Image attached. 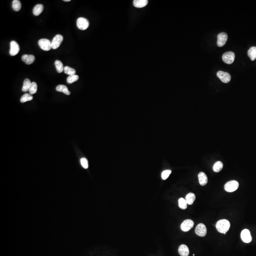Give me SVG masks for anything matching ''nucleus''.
<instances>
[{
  "mask_svg": "<svg viewBox=\"0 0 256 256\" xmlns=\"http://www.w3.org/2000/svg\"><path fill=\"white\" fill-rule=\"evenodd\" d=\"M216 228L219 232L225 234L230 228V223L226 219L221 220L216 223Z\"/></svg>",
  "mask_w": 256,
  "mask_h": 256,
  "instance_id": "1",
  "label": "nucleus"
},
{
  "mask_svg": "<svg viewBox=\"0 0 256 256\" xmlns=\"http://www.w3.org/2000/svg\"><path fill=\"white\" fill-rule=\"evenodd\" d=\"M239 186V184L237 181L232 180L229 181L224 185V189L227 192H233L235 191Z\"/></svg>",
  "mask_w": 256,
  "mask_h": 256,
  "instance_id": "2",
  "label": "nucleus"
},
{
  "mask_svg": "<svg viewBox=\"0 0 256 256\" xmlns=\"http://www.w3.org/2000/svg\"><path fill=\"white\" fill-rule=\"evenodd\" d=\"M38 44L40 48L44 51H48L52 48L51 42L48 39H40L38 42Z\"/></svg>",
  "mask_w": 256,
  "mask_h": 256,
  "instance_id": "3",
  "label": "nucleus"
},
{
  "mask_svg": "<svg viewBox=\"0 0 256 256\" xmlns=\"http://www.w3.org/2000/svg\"><path fill=\"white\" fill-rule=\"evenodd\" d=\"M76 25L78 28L81 30H85L88 28L89 26V21L86 19L80 17L77 19Z\"/></svg>",
  "mask_w": 256,
  "mask_h": 256,
  "instance_id": "4",
  "label": "nucleus"
},
{
  "mask_svg": "<svg viewBox=\"0 0 256 256\" xmlns=\"http://www.w3.org/2000/svg\"><path fill=\"white\" fill-rule=\"evenodd\" d=\"M223 61L227 64H231L234 62L235 60V54L233 52H226L223 54L222 57Z\"/></svg>",
  "mask_w": 256,
  "mask_h": 256,
  "instance_id": "5",
  "label": "nucleus"
},
{
  "mask_svg": "<svg viewBox=\"0 0 256 256\" xmlns=\"http://www.w3.org/2000/svg\"><path fill=\"white\" fill-rule=\"evenodd\" d=\"M63 40V37L60 34H57L53 38L51 42V47L52 49H56L59 48L61 43Z\"/></svg>",
  "mask_w": 256,
  "mask_h": 256,
  "instance_id": "6",
  "label": "nucleus"
},
{
  "mask_svg": "<svg viewBox=\"0 0 256 256\" xmlns=\"http://www.w3.org/2000/svg\"><path fill=\"white\" fill-rule=\"evenodd\" d=\"M195 233L200 237H204L207 234V229L204 224L199 223L195 230Z\"/></svg>",
  "mask_w": 256,
  "mask_h": 256,
  "instance_id": "7",
  "label": "nucleus"
},
{
  "mask_svg": "<svg viewBox=\"0 0 256 256\" xmlns=\"http://www.w3.org/2000/svg\"><path fill=\"white\" fill-rule=\"evenodd\" d=\"M194 225V222L192 220L188 219L184 221L181 225V229L182 231L187 232L190 230Z\"/></svg>",
  "mask_w": 256,
  "mask_h": 256,
  "instance_id": "8",
  "label": "nucleus"
},
{
  "mask_svg": "<svg viewBox=\"0 0 256 256\" xmlns=\"http://www.w3.org/2000/svg\"><path fill=\"white\" fill-rule=\"evenodd\" d=\"M217 76L224 83H229L231 80L230 75L228 73L225 72L223 71H218L217 73Z\"/></svg>",
  "mask_w": 256,
  "mask_h": 256,
  "instance_id": "9",
  "label": "nucleus"
},
{
  "mask_svg": "<svg viewBox=\"0 0 256 256\" xmlns=\"http://www.w3.org/2000/svg\"><path fill=\"white\" fill-rule=\"evenodd\" d=\"M10 56H15L18 54L19 51V46L17 42L15 41H12L10 43Z\"/></svg>",
  "mask_w": 256,
  "mask_h": 256,
  "instance_id": "10",
  "label": "nucleus"
},
{
  "mask_svg": "<svg viewBox=\"0 0 256 256\" xmlns=\"http://www.w3.org/2000/svg\"><path fill=\"white\" fill-rule=\"evenodd\" d=\"M241 238L245 243H250L252 240L251 234L250 230L248 229H244L241 232Z\"/></svg>",
  "mask_w": 256,
  "mask_h": 256,
  "instance_id": "11",
  "label": "nucleus"
},
{
  "mask_svg": "<svg viewBox=\"0 0 256 256\" xmlns=\"http://www.w3.org/2000/svg\"><path fill=\"white\" fill-rule=\"evenodd\" d=\"M228 39V35L224 33L219 34L217 36V45L218 47H222L224 46Z\"/></svg>",
  "mask_w": 256,
  "mask_h": 256,
  "instance_id": "12",
  "label": "nucleus"
},
{
  "mask_svg": "<svg viewBox=\"0 0 256 256\" xmlns=\"http://www.w3.org/2000/svg\"><path fill=\"white\" fill-rule=\"evenodd\" d=\"M21 60L27 65H30L35 61V57L33 55H24Z\"/></svg>",
  "mask_w": 256,
  "mask_h": 256,
  "instance_id": "13",
  "label": "nucleus"
},
{
  "mask_svg": "<svg viewBox=\"0 0 256 256\" xmlns=\"http://www.w3.org/2000/svg\"><path fill=\"white\" fill-rule=\"evenodd\" d=\"M198 176L200 185L202 186L205 185L208 182V178L205 174L203 172H200Z\"/></svg>",
  "mask_w": 256,
  "mask_h": 256,
  "instance_id": "14",
  "label": "nucleus"
},
{
  "mask_svg": "<svg viewBox=\"0 0 256 256\" xmlns=\"http://www.w3.org/2000/svg\"><path fill=\"white\" fill-rule=\"evenodd\" d=\"M179 254L181 256H188L189 254V250L185 245H181L179 248Z\"/></svg>",
  "mask_w": 256,
  "mask_h": 256,
  "instance_id": "15",
  "label": "nucleus"
},
{
  "mask_svg": "<svg viewBox=\"0 0 256 256\" xmlns=\"http://www.w3.org/2000/svg\"><path fill=\"white\" fill-rule=\"evenodd\" d=\"M148 3L147 0H135L133 5L136 8H141L146 6Z\"/></svg>",
  "mask_w": 256,
  "mask_h": 256,
  "instance_id": "16",
  "label": "nucleus"
},
{
  "mask_svg": "<svg viewBox=\"0 0 256 256\" xmlns=\"http://www.w3.org/2000/svg\"><path fill=\"white\" fill-rule=\"evenodd\" d=\"M43 10H44V6L42 4H37L34 7L33 13L34 15L38 16L42 13Z\"/></svg>",
  "mask_w": 256,
  "mask_h": 256,
  "instance_id": "17",
  "label": "nucleus"
},
{
  "mask_svg": "<svg viewBox=\"0 0 256 256\" xmlns=\"http://www.w3.org/2000/svg\"><path fill=\"white\" fill-rule=\"evenodd\" d=\"M56 90L58 92H62L65 93V95H70L71 94L70 91L68 90L66 86L65 85H58L56 87Z\"/></svg>",
  "mask_w": 256,
  "mask_h": 256,
  "instance_id": "18",
  "label": "nucleus"
},
{
  "mask_svg": "<svg viewBox=\"0 0 256 256\" xmlns=\"http://www.w3.org/2000/svg\"><path fill=\"white\" fill-rule=\"evenodd\" d=\"M188 204L192 205L193 204L195 200V195L194 193H190L188 194L185 196V199Z\"/></svg>",
  "mask_w": 256,
  "mask_h": 256,
  "instance_id": "19",
  "label": "nucleus"
},
{
  "mask_svg": "<svg viewBox=\"0 0 256 256\" xmlns=\"http://www.w3.org/2000/svg\"><path fill=\"white\" fill-rule=\"evenodd\" d=\"M248 55L251 60H255L256 59V47H252L250 48L248 52Z\"/></svg>",
  "mask_w": 256,
  "mask_h": 256,
  "instance_id": "20",
  "label": "nucleus"
},
{
  "mask_svg": "<svg viewBox=\"0 0 256 256\" xmlns=\"http://www.w3.org/2000/svg\"><path fill=\"white\" fill-rule=\"evenodd\" d=\"M31 83L30 80L28 78H26L25 79L24 82V85L22 86V91L24 92H26L28 91L30 89V85H31Z\"/></svg>",
  "mask_w": 256,
  "mask_h": 256,
  "instance_id": "21",
  "label": "nucleus"
},
{
  "mask_svg": "<svg viewBox=\"0 0 256 256\" xmlns=\"http://www.w3.org/2000/svg\"><path fill=\"white\" fill-rule=\"evenodd\" d=\"M12 7L13 10L16 12H18L21 8V2L19 0H14L12 1Z\"/></svg>",
  "mask_w": 256,
  "mask_h": 256,
  "instance_id": "22",
  "label": "nucleus"
},
{
  "mask_svg": "<svg viewBox=\"0 0 256 256\" xmlns=\"http://www.w3.org/2000/svg\"><path fill=\"white\" fill-rule=\"evenodd\" d=\"M223 164L221 161L216 162L213 165V170L215 172H219L222 170L223 168Z\"/></svg>",
  "mask_w": 256,
  "mask_h": 256,
  "instance_id": "23",
  "label": "nucleus"
},
{
  "mask_svg": "<svg viewBox=\"0 0 256 256\" xmlns=\"http://www.w3.org/2000/svg\"><path fill=\"white\" fill-rule=\"evenodd\" d=\"M55 65L56 66V69H57V72L58 73H61L64 71L63 64L62 63V62L58 60H57L55 62Z\"/></svg>",
  "mask_w": 256,
  "mask_h": 256,
  "instance_id": "24",
  "label": "nucleus"
},
{
  "mask_svg": "<svg viewBox=\"0 0 256 256\" xmlns=\"http://www.w3.org/2000/svg\"><path fill=\"white\" fill-rule=\"evenodd\" d=\"M33 97L32 95H30V93H25L21 96L20 101L21 102L24 103V102H26L28 101H31V100H33Z\"/></svg>",
  "mask_w": 256,
  "mask_h": 256,
  "instance_id": "25",
  "label": "nucleus"
},
{
  "mask_svg": "<svg viewBox=\"0 0 256 256\" xmlns=\"http://www.w3.org/2000/svg\"><path fill=\"white\" fill-rule=\"evenodd\" d=\"M64 71L65 74L69 75H74L76 73L75 69L72 68L68 66H65L64 68Z\"/></svg>",
  "mask_w": 256,
  "mask_h": 256,
  "instance_id": "26",
  "label": "nucleus"
},
{
  "mask_svg": "<svg viewBox=\"0 0 256 256\" xmlns=\"http://www.w3.org/2000/svg\"><path fill=\"white\" fill-rule=\"evenodd\" d=\"M78 79H79V76L76 75H69L68 77L67 78L66 81L68 84H71L77 81Z\"/></svg>",
  "mask_w": 256,
  "mask_h": 256,
  "instance_id": "27",
  "label": "nucleus"
},
{
  "mask_svg": "<svg viewBox=\"0 0 256 256\" xmlns=\"http://www.w3.org/2000/svg\"><path fill=\"white\" fill-rule=\"evenodd\" d=\"M37 89H38V86L37 83L34 82H33L28 91L30 95H33L36 93L37 92Z\"/></svg>",
  "mask_w": 256,
  "mask_h": 256,
  "instance_id": "28",
  "label": "nucleus"
},
{
  "mask_svg": "<svg viewBox=\"0 0 256 256\" xmlns=\"http://www.w3.org/2000/svg\"><path fill=\"white\" fill-rule=\"evenodd\" d=\"M179 205L181 209L185 210L188 207V203L184 198H180L179 200Z\"/></svg>",
  "mask_w": 256,
  "mask_h": 256,
  "instance_id": "29",
  "label": "nucleus"
},
{
  "mask_svg": "<svg viewBox=\"0 0 256 256\" xmlns=\"http://www.w3.org/2000/svg\"><path fill=\"white\" fill-rule=\"evenodd\" d=\"M171 172H172V171H171V170H166L164 171L162 173V179L163 180H166L169 177V176L170 175Z\"/></svg>",
  "mask_w": 256,
  "mask_h": 256,
  "instance_id": "30",
  "label": "nucleus"
},
{
  "mask_svg": "<svg viewBox=\"0 0 256 256\" xmlns=\"http://www.w3.org/2000/svg\"><path fill=\"white\" fill-rule=\"evenodd\" d=\"M81 164L82 167L85 169H87L88 167V161L85 158H82L80 160Z\"/></svg>",
  "mask_w": 256,
  "mask_h": 256,
  "instance_id": "31",
  "label": "nucleus"
},
{
  "mask_svg": "<svg viewBox=\"0 0 256 256\" xmlns=\"http://www.w3.org/2000/svg\"><path fill=\"white\" fill-rule=\"evenodd\" d=\"M64 1H66V2H68V1H71V0H64Z\"/></svg>",
  "mask_w": 256,
  "mask_h": 256,
  "instance_id": "32",
  "label": "nucleus"
}]
</instances>
